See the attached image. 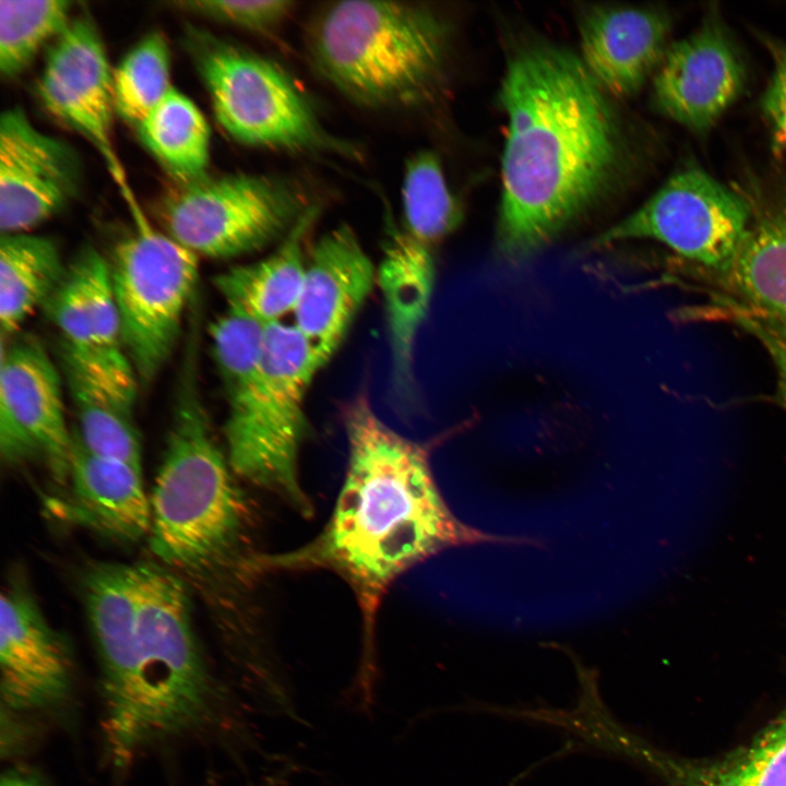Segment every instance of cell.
<instances>
[{
    "label": "cell",
    "instance_id": "cell-1",
    "mask_svg": "<svg viewBox=\"0 0 786 786\" xmlns=\"http://www.w3.org/2000/svg\"><path fill=\"white\" fill-rule=\"evenodd\" d=\"M348 445L345 480L322 533L298 550L257 557L259 571L326 569L354 591L362 617V652L349 693L377 698L374 626L393 581L451 545L479 538L449 511L434 484L427 448L376 413L364 388L342 407Z\"/></svg>",
    "mask_w": 786,
    "mask_h": 786
},
{
    "label": "cell",
    "instance_id": "cell-2",
    "mask_svg": "<svg viewBox=\"0 0 786 786\" xmlns=\"http://www.w3.org/2000/svg\"><path fill=\"white\" fill-rule=\"evenodd\" d=\"M580 56L531 44L509 60L499 100L507 116L496 246L522 263L602 195L620 157L606 97Z\"/></svg>",
    "mask_w": 786,
    "mask_h": 786
},
{
    "label": "cell",
    "instance_id": "cell-3",
    "mask_svg": "<svg viewBox=\"0 0 786 786\" xmlns=\"http://www.w3.org/2000/svg\"><path fill=\"white\" fill-rule=\"evenodd\" d=\"M134 573L106 565L88 573L82 594L102 670L103 728L114 762L231 715L194 634L182 581L163 565L135 562Z\"/></svg>",
    "mask_w": 786,
    "mask_h": 786
},
{
    "label": "cell",
    "instance_id": "cell-4",
    "mask_svg": "<svg viewBox=\"0 0 786 786\" xmlns=\"http://www.w3.org/2000/svg\"><path fill=\"white\" fill-rule=\"evenodd\" d=\"M199 322L188 337L172 420L150 498L148 541L159 561L184 571L213 570L237 551L247 510L218 448L201 395Z\"/></svg>",
    "mask_w": 786,
    "mask_h": 786
},
{
    "label": "cell",
    "instance_id": "cell-5",
    "mask_svg": "<svg viewBox=\"0 0 786 786\" xmlns=\"http://www.w3.org/2000/svg\"><path fill=\"white\" fill-rule=\"evenodd\" d=\"M307 48L319 74L353 103L418 110L443 87L450 28L421 3L337 1L315 14Z\"/></svg>",
    "mask_w": 786,
    "mask_h": 786
},
{
    "label": "cell",
    "instance_id": "cell-6",
    "mask_svg": "<svg viewBox=\"0 0 786 786\" xmlns=\"http://www.w3.org/2000/svg\"><path fill=\"white\" fill-rule=\"evenodd\" d=\"M321 368L307 340L282 321L265 326L259 366L224 391L226 456L233 472L302 515L312 512L298 477L308 433L306 396Z\"/></svg>",
    "mask_w": 786,
    "mask_h": 786
},
{
    "label": "cell",
    "instance_id": "cell-7",
    "mask_svg": "<svg viewBox=\"0 0 786 786\" xmlns=\"http://www.w3.org/2000/svg\"><path fill=\"white\" fill-rule=\"evenodd\" d=\"M215 117L236 141L258 147L357 158L321 121L311 98L279 64L211 35L191 43Z\"/></svg>",
    "mask_w": 786,
    "mask_h": 786
},
{
    "label": "cell",
    "instance_id": "cell-8",
    "mask_svg": "<svg viewBox=\"0 0 786 786\" xmlns=\"http://www.w3.org/2000/svg\"><path fill=\"white\" fill-rule=\"evenodd\" d=\"M129 210L134 228L115 247L110 281L126 353L146 385L180 337L199 263L196 254L153 226L139 204Z\"/></svg>",
    "mask_w": 786,
    "mask_h": 786
},
{
    "label": "cell",
    "instance_id": "cell-9",
    "mask_svg": "<svg viewBox=\"0 0 786 786\" xmlns=\"http://www.w3.org/2000/svg\"><path fill=\"white\" fill-rule=\"evenodd\" d=\"M310 206L294 179L242 172L182 183L160 202L158 217L194 254L229 259L281 241Z\"/></svg>",
    "mask_w": 786,
    "mask_h": 786
},
{
    "label": "cell",
    "instance_id": "cell-10",
    "mask_svg": "<svg viewBox=\"0 0 786 786\" xmlns=\"http://www.w3.org/2000/svg\"><path fill=\"white\" fill-rule=\"evenodd\" d=\"M750 221L746 194L690 164L634 212L599 234L593 245L653 240L717 277L731 267Z\"/></svg>",
    "mask_w": 786,
    "mask_h": 786
},
{
    "label": "cell",
    "instance_id": "cell-11",
    "mask_svg": "<svg viewBox=\"0 0 786 786\" xmlns=\"http://www.w3.org/2000/svg\"><path fill=\"white\" fill-rule=\"evenodd\" d=\"M45 308L60 335L62 364L133 409L139 380L124 349L104 255L82 249Z\"/></svg>",
    "mask_w": 786,
    "mask_h": 786
},
{
    "label": "cell",
    "instance_id": "cell-12",
    "mask_svg": "<svg viewBox=\"0 0 786 786\" xmlns=\"http://www.w3.org/2000/svg\"><path fill=\"white\" fill-rule=\"evenodd\" d=\"M1 338V460L9 466L41 460L53 480L66 486L72 431L64 414L63 378L37 340Z\"/></svg>",
    "mask_w": 786,
    "mask_h": 786
},
{
    "label": "cell",
    "instance_id": "cell-13",
    "mask_svg": "<svg viewBox=\"0 0 786 786\" xmlns=\"http://www.w3.org/2000/svg\"><path fill=\"white\" fill-rule=\"evenodd\" d=\"M45 110L99 153L126 201L134 196L114 143V70L93 20L72 19L52 41L37 82Z\"/></svg>",
    "mask_w": 786,
    "mask_h": 786
},
{
    "label": "cell",
    "instance_id": "cell-14",
    "mask_svg": "<svg viewBox=\"0 0 786 786\" xmlns=\"http://www.w3.org/2000/svg\"><path fill=\"white\" fill-rule=\"evenodd\" d=\"M759 192L747 195L750 225L731 267L716 277L718 299L771 353L786 402V181Z\"/></svg>",
    "mask_w": 786,
    "mask_h": 786
},
{
    "label": "cell",
    "instance_id": "cell-15",
    "mask_svg": "<svg viewBox=\"0 0 786 786\" xmlns=\"http://www.w3.org/2000/svg\"><path fill=\"white\" fill-rule=\"evenodd\" d=\"M746 82L742 53L712 10L694 32L668 47L653 75V105L687 130L704 134L740 97Z\"/></svg>",
    "mask_w": 786,
    "mask_h": 786
},
{
    "label": "cell",
    "instance_id": "cell-16",
    "mask_svg": "<svg viewBox=\"0 0 786 786\" xmlns=\"http://www.w3.org/2000/svg\"><path fill=\"white\" fill-rule=\"evenodd\" d=\"M79 158L60 139L38 130L19 107L0 118V228L26 233L75 195Z\"/></svg>",
    "mask_w": 786,
    "mask_h": 786
},
{
    "label": "cell",
    "instance_id": "cell-17",
    "mask_svg": "<svg viewBox=\"0 0 786 786\" xmlns=\"http://www.w3.org/2000/svg\"><path fill=\"white\" fill-rule=\"evenodd\" d=\"M376 284L377 266L349 225L334 227L311 246L293 324L321 367L341 347Z\"/></svg>",
    "mask_w": 786,
    "mask_h": 786
},
{
    "label": "cell",
    "instance_id": "cell-18",
    "mask_svg": "<svg viewBox=\"0 0 786 786\" xmlns=\"http://www.w3.org/2000/svg\"><path fill=\"white\" fill-rule=\"evenodd\" d=\"M71 657L31 592L20 581L0 600L2 701L15 711L43 710L63 701L71 684Z\"/></svg>",
    "mask_w": 786,
    "mask_h": 786
},
{
    "label": "cell",
    "instance_id": "cell-19",
    "mask_svg": "<svg viewBox=\"0 0 786 786\" xmlns=\"http://www.w3.org/2000/svg\"><path fill=\"white\" fill-rule=\"evenodd\" d=\"M670 32L663 9L591 7L579 17L580 58L607 94L632 96L655 74Z\"/></svg>",
    "mask_w": 786,
    "mask_h": 786
},
{
    "label": "cell",
    "instance_id": "cell-20",
    "mask_svg": "<svg viewBox=\"0 0 786 786\" xmlns=\"http://www.w3.org/2000/svg\"><path fill=\"white\" fill-rule=\"evenodd\" d=\"M429 246L392 225L377 267L391 353V389L407 410L416 403L415 342L427 314L436 274Z\"/></svg>",
    "mask_w": 786,
    "mask_h": 786
},
{
    "label": "cell",
    "instance_id": "cell-21",
    "mask_svg": "<svg viewBox=\"0 0 786 786\" xmlns=\"http://www.w3.org/2000/svg\"><path fill=\"white\" fill-rule=\"evenodd\" d=\"M68 484L67 497L51 500L55 515L122 541L148 536L151 503L142 469L90 452L74 430Z\"/></svg>",
    "mask_w": 786,
    "mask_h": 786
},
{
    "label": "cell",
    "instance_id": "cell-22",
    "mask_svg": "<svg viewBox=\"0 0 786 786\" xmlns=\"http://www.w3.org/2000/svg\"><path fill=\"white\" fill-rule=\"evenodd\" d=\"M319 213V207L311 205L272 253L215 277V287L227 309L263 326L282 322L287 313L294 312L306 273V241Z\"/></svg>",
    "mask_w": 786,
    "mask_h": 786
},
{
    "label": "cell",
    "instance_id": "cell-23",
    "mask_svg": "<svg viewBox=\"0 0 786 786\" xmlns=\"http://www.w3.org/2000/svg\"><path fill=\"white\" fill-rule=\"evenodd\" d=\"M57 243L28 233L2 234L0 240L1 336L10 338L57 290L67 272Z\"/></svg>",
    "mask_w": 786,
    "mask_h": 786
},
{
    "label": "cell",
    "instance_id": "cell-24",
    "mask_svg": "<svg viewBox=\"0 0 786 786\" xmlns=\"http://www.w3.org/2000/svg\"><path fill=\"white\" fill-rule=\"evenodd\" d=\"M142 143L182 183L205 176L210 128L193 100L172 87L135 127Z\"/></svg>",
    "mask_w": 786,
    "mask_h": 786
},
{
    "label": "cell",
    "instance_id": "cell-25",
    "mask_svg": "<svg viewBox=\"0 0 786 786\" xmlns=\"http://www.w3.org/2000/svg\"><path fill=\"white\" fill-rule=\"evenodd\" d=\"M62 373L79 422L73 430L82 444L98 456L142 469L141 441L133 409L74 369L62 365Z\"/></svg>",
    "mask_w": 786,
    "mask_h": 786
},
{
    "label": "cell",
    "instance_id": "cell-26",
    "mask_svg": "<svg viewBox=\"0 0 786 786\" xmlns=\"http://www.w3.org/2000/svg\"><path fill=\"white\" fill-rule=\"evenodd\" d=\"M402 203L405 229L427 246L453 233L463 218L440 158L429 150L418 151L406 160Z\"/></svg>",
    "mask_w": 786,
    "mask_h": 786
},
{
    "label": "cell",
    "instance_id": "cell-27",
    "mask_svg": "<svg viewBox=\"0 0 786 786\" xmlns=\"http://www.w3.org/2000/svg\"><path fill=\"white\" fill-rule=\"evenodd\" d=\"M675 769L678 786H786V711L742 750Z\"/></svg>",
    "mask_w": 786,
    "mask_h": 786
},
{
    "label": "cell",
    "instance_id": "cell-28",
    "mask_svg": "<svg viewBox=\"0 0 786 786\" xmlns=\"http://www.w3.org/2000/svg\"><path fill=\"white\" fill-rule=\"evenodd\" d=\"M72 3L62 0L0 1V72L21 73L68 26Z\"/></svg>",
    "mask_w": 786,
    "mask_h": 786
},
{
    "label": "cell",
    "instance_id": "cell-29",
    "mask_svg": "<svg viewBox=\"0 0 786 786\" xmlns=\"http://www.w3.org/2000/svg\"><path fill=\"white\" fill-rule=\"evenodd\" d=\"M172 87L168 43L163 34L148 33L114 70L116 112L136 127Z\"/></svg>",
    "mask_w": 786,
    "mask_h": 786
},
{
    "label": "cell",
    "instance_id": "cell-30",
    "mask_svg": "<svg viewBox=\"0 0 786 786\" xmlns=\"http://www.w3.org/2000/svg\"><path fill=\"white\" fill-rule=\"evenodd\" d=\"M295 2L288 0H192L174 3L181 10L269 34L281 26L293 13Z\"/></svg>",
    "mask_w": 786,
    "mask_h": 786
},
{
    "label": "cell",
    "instance_id": "cell-31",
    "mask_svg": "<svg viewBox=\"0 0 786 786\" xmlns=\"http://www.w3.org/2000/svg\"><path fill=\"white\" fill-rule=\"evenodd\" d=\"M773 60V71L762 94L761 109L769 122L773 147L786 159V44L764 38Z\"/></svg>",
    "mask_w": 786,
    "mask_h": 786
},
{
    "label": "cell",
    "instance_id": "cell-32",
    "mask_svg": "<svg viewBox=\"0 0 786 786\" xmlns=\"http://www.w3.org/2000/svg\"><path fill=\"white\" fill-rule=\"evenodd\" d=\"M298 766L293 762H287L283 766L273 771L270 775L263 777L254 786H283L287 779L297 772Z\"/></svg>",
    "mask_w": 786,
    "mask_h": 786
},
{
    "label": "cell",
    "instance_id": "cell-33",
    "mask_svg": "<svg viewBox=\"0 0 786 786\" xmlns=\"http://www.w3.org/2000/svg\"><path fill=\"white\" fill-rule=\"evenodd\" d=\"M1 786H43L34 777L19 771H9L1 778Z\"/></svg>",
    "mask_w": 786,
    "mask_h": 786
}]
</instances>
